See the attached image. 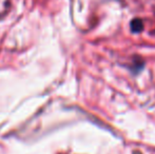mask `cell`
Returning <instances> with one entry per match:
<instances>
[{
    "instance_id": "6da1fadb",
    "label": "cell",
    "mask_w": 155,
    "mask_h": 154,
    "mask_svg": "<svg viewBox=\"0 0 155 154\" xmlns=\"http://www.w3.org/2000/svg\"><path fill=\"white\" fill-rule=\"evenodd\" d=\"M143 23L140 19H134L131 22V30L134 33H139L140 31H143Z\"/></svg>"
}]
</instances>
